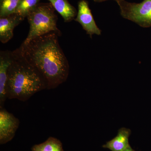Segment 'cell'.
I'll return each instance as SVG.
<instances>
[{
    "label": "cell",
    "instance_id": "10",
    "mask_svg": "<svg viewBox=\"0 0 151 151\" xmlns=\"http://www.w3.org/2000/svg\"><path fill=\"white\" fill-rule=\"evenodd\" d=\"M55 10L62 17L65 22L75 19L77 12L68 0H48Z\"/></svg>",
    "mask_w": 151,
    "mask_h": 151
},
{
    "label": "cell",
    "instance_id": "2",
    "mask_svg": "<svg viewBox=\"0 0 151 151\" xmlns=\"http://www.w3.org/2000/svg\"><path fill=\"white\" fill-rule=\"evenodd\" d=\"M45 89H47L46 81L25 58L20 47L12 51V61L8 72L7 99L25 102Z\"/></svg>",
    "mask_w": 151,
    "mask_h": 151
},
{
    "label": "cell",
    "instance_id": "1",
    "mask_svg": "<svg viewBox=\"0 0 151 151\" xmlns=\"http://www.w3.org/2000/svg\"><path fill=\"white\" fill-rule=\"evenodd\" d=\"M58 37L56 33H50L20 47L25 58L44 78L47 90L63 84L69 75V63L60 45Z\"/></svg>",
    "mask_w": 151,
    "mask_h": 151
},
{
    "label": "cell",
    "instance_id": "6",
    "mask_svg": "<svg viewBox=\"0 0 151 151\" xmlns=\"http://www.w3.org/2000/svg\"><path fill=\"white\" fill-rule=\"evenodd\" d=\"M78 9L75 21L81 25L83 29L91 38L96 35H100L101 30L97 26L89 8L88 2L81 0L78 3Z\"/></svg>",
    "mask_w": 151,
    "mask_h": 151
},
{
    "label": "cell",
    "instance_id": "5",
    "mask_svg": "<svg viewBox=\"0 0 151 151\" xmlns=\"http://www.w3.org/2000/svg\"><path fill=\"white\" fill-rule=\"evenodd\" d=\"M19 120L4 108H0V144L13 139L19 126Z\"/></svg>",
    "mask_w": 151,
    "mask_h": 151
},
{
    "label": "cell",
    "instance_id": "9",
    "mask_svg": "<svg viewBox=\"0 0 151 151\" xmlns=\"http://www.w3.org/2000/svg\"><path fill=\"white\" fill-rule=\"evenodd\" d=\"M131 130L126 128H122L118 131L115 137L107 142L103 147L111 151H124L130 147L129 138L131 134Z\"/></svg>",
    "mask_w": 151,
    "mask_h": 151
},
{
    "label": "cell",
    "instance_id": "11",
    "mask_svg": "<svg viewBox=\"0 0 151 151\" xmlns=\"http://www.w3.org/2000/svg\"><path fill=\"white\" fill-rule=\"evenodd\" d=\"M31 150L32 151H64L60 141L53 137H49L43 143L34 145Z\"/></svg>",
    "mask_w": 151,
    "mask_h": 151
},
{
    "label": "cell",
    "instance_id": "3",
    "mask_svg": "<svg viewBox=\"0 0 151 151\" xmlns=\"http://www.w3.org/2000/svg\"><path fill=\"white\" fill-rule=\"evenodd\" d=\"M55 11L50 3H40L28 15L29 32L23 45L27 44L34 39L50 33L61 36V32L57 26L58 17Z\"/></svg>",
    "mask_w": 151,
    "mask_h": 151
},
{
    "label": "cell",
    "instance_id": "12",
    "mask_svg": "<svg viewBox=\"0 0 151 151\" xmlns=\"http://www.w3.org/2000/svg\"><path fill=\"white\" fill-rule=\"evenodd\" d=\"M40 0H21L16 11L17 14L25 19L40 4Z\"/></svg>",
    "mask_w": 151,
    "mask_h": 151
},
{
    "label": "cell",
    "instance_id": "8",
    "mask_svg": "<svg viewBox=\"0 0 151 151\" xmlns=\"http://www.w3.org/2000/svg\"><path fill=\"white\" fill-rule=\"evenodd\" d=\"M24 19L17 13L0 17V41L2 43H7L12 38L15 28Z\"/></svg>",
    "mask_w": 151,
    "mask_h": 151
},
{
    "label": "cell",
    "instance_id": "15",
    "mask_svg": "<svg viewBox=\"0 0 151 151\" xmlns=\"http://www.w3.org/2000/svg\"><path fill=\"white\" fill-rule=\"evenodd\" d=\"M124 151H136L135 150H134V149L132 148V147H130L129 148L127 149V150H126Z\"/></svg>",
    "mask_w": 151,
    "mask_h": 151
},
{
    "label": "cell",
    "instance_id": "14",
    "mask_svg": "<svg viewBox=\"0 0 151 151\" xmlns=\"http://www.w3.org/2000/svg\"><path fill=\"white\" fill-rule=\"evenodd\" d=\"M109 1V0H94L95 2H102L105 1ZM116 1V0H115Z\"/></svg>",
    "mask_w": 151,
    "mask_h": 151
},
{
    "label": "cell",
    "instance_id": "13",
    "mask_svg": "<svg viewBox=\"0 0 151 151\" xmlns=\"http://www.w3.org/2000/svg\"><path fill=\"white\" fill-rule=\"evenodd\" d=\"M21 0H0V17L15 13Z\"/></svg>",
    "mask_w": 151,
    "mask_h": 151
},
{
    "label": "cell",
    "instance_id": "4",
    "mask_svg": "<svg viewBox=\"0 0 151 151\" xmlns=\"http://www.w3.org/2000/svg\"><path fill=\"white\" fill-rule=\"evenodd\" d=\"M121 15L144 28L151 27V0L142 2H129L125 0H116Z\"/></svg>",
    "mask_w": 151,
    "mask_h": 151
},
{
    "label": "cell",
    "instance_id": "7",
    "mask_svg": "<svg viewBox=\"0 0 151 151\" xmlns=\"http://www.w3.org/2000/svg\"><path fill=\"white\" fill-rule=\"evenodd\" d=\"M12 51L0 52V108H4L7 97L8 72L12 61Z\"/></svg>",
    "mask_w": 151,
    "mask_h": 151
}]
</instances>
